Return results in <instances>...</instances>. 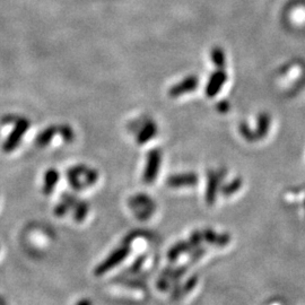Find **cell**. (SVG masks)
I'll list each match as a JSON object with an SVG mask.
<instances>
[{
  "label": "cell",
  "mask_w": 305,
  "mask_h": 305,
  "mask_svg": "<svg viewBox=\"0 0 305 305\" xmlns=\"http://www.w3.org/2000/svg\"><path fill=\"white\" fill-rule=\"evenodd\" d=\"M130 207H131L137 214L139 213L141 208H145L146 210H148L149 213H152L154 209V205L153 202L150 201V199L146 196H142V194H138V196L130 199Z\"/></svg>",
  "instance_id": "ba28073f"
},
{
  "label": "cell",
  "mask_w": 305,
  "mask_h": 305,
  "mask_svg": "<svg viewBox=\"0 0 305 305\" xmlns=\"http://www.w3.org/2000/svg\"><path fill=\"white\" fill-rule=\"evenodd\" d=\"M58 180H59L58 171H56L55 169L48 170L46 172V176H44V185H43L44 193L46 194L51 193Z\"/></svg>",
  "instance_id": "30bf717a"
},
{
  "label": "cell",
  "mask_w": 305,
  "mask_h": 305,
  "mask_svg": "<svg viewBox=\"0 0 305 305\" xmlns=\"http://www.w3.org/2000/svg\"><path fill=\"white\" fill-rule=\"evenodd\" d=\"M198 182L197 174L194 173H184L171 176L168 179V184L172 188H182V186H191Z\"/></svg>",
  "instance_id": "52a82bcc"
},
{
  "label": "cell",
  "mask_w": 305,
  "mask_h": 305,
  "mask_svg": "<svg viewBox=\"0 0 305 305\" xmlns=\"http://www.w3.org/2000/svg\"><path fill=\"white\" fill-rule=\"evenodd\" d=\"M16 119H17V116H14V115H6L5 117L2 118L1 121H2L5 124H9V123H14V122L16 121Z\"/></svg>",
  "instance_id": "e0dca14e"
},
{
  "label": "cell",
  "mask_w": 305,
  "mask_h": 305,
  "mask_svg": "<svg viewBox=\"0 0 305 305\" xmlns=\"http://www.w3.org/2000/svg\"><path fill=\"white\" fill-rule=\"evenodd\" d=\"M189 247H190V244H188L186 242L178 243L177 245H174L172 249L169 251V258L171 260L178 259L182 253H185V252L189 250Z\"/></svg>",
  "instance_id": "4fadbf2b"
},
{
  "label": "cell",
  "mask_w": 305,
  "mask_h": 305,
  "mask_svg": "<svg viewBox=\"0 0 305 305\" xmlns=\"http://www.w3.org/2000/svg\"><path fill=\"white\" fill-rule=\"evenodd\" d=\"M75 206H76V213L74 215V217L77 222H81L87 216V213H88L87 202L81 201L78 203H75Z\"/></svg>",
  "instance_id": "5bb4252c"
},
{
  "label": "cell",
  "mask_w": 305,
  "mask_h": 305,
  "mask_svg": "<svg viewBox=\"0 0 305 305\" xmlns=\"http://www.w3.org/2000/svg\"><path fill=\"white\" fill-rule=\"evenodd\" d=\"M231 105L227 101H221L216 104V110L219 113H227L230 111Z\"/></svg>",
  "instance_id": "2e32d148"
},
{
  "label": "cell",
  "mask_w": 305,
  "mask_h": 305,
  "mask_svg": "<svg viewBox=\"0 0 305 305\" xmlns=\"http://www.w3.org/2000/svg\"><path fill=\"white\" fill-rule=\"evenodd\" d=\"M70 205H69V203L67 202V201H62V202H60L58 206L56 207V209H55V214L57 215V216H63L64 214H67V211L69 210V208H70Z\"/></svg>",
  "instance_id": "9a60e30c"
},
{
  "label": "cell",
  "mask_w": 305,
  "mask_h": 305,
  "mask_svg": "<svg viewBox=\"0 0 305 305\" xmlns=\"http://www.w3.org/2000/svg\"><path fill=\"white\" fill-rule=\"evenodd\" d=\"M131 132L136 133L137 144L142 145L157 135V124L150 118H142L129 124Z\"/></svg>",
  "instance_id": "6da1fadb"
},
{
  "label": "cell",
  "mask_w": 305,
  "mask_h": 305,
  "mask_svg": "<svg viewBox=\"0 0 305 305\" xmlns=\"http://www.w3.org/2000/svg\"><path fill=\"white\" fill-rule=\"evenodd\" d=\"M15 128L9 136H8L7 140L3 144L2 148L6 153L13 152V150L17 147V145L19 144V141L22 140V138L25 135L27 129L30 128V121H28L26 118L24 117H17V119L14 122Z\"/></svg>",
  "instance_id": "7a4b0ae2"
},
{
  "label": "cell",
  "mask_w": 305,
  "mask_h": 305,
  "mask_svg": "<svg viewBox=\"0 0 305 305\" xmlns=\"http://www.w3.org/2000/svg\"><path fill=\"white\" fill-rule=\"evenodd\" d=\"M56 135H58V128H57V125H50L39 133L35 139V144L40 147H44V146L50 144L52 138Z\"/></svg>",
  "instance_id": "9c48e42d"
},
{
  "label": "cell",
  "mask_w": 305,
  "mask_h": 305,
  "mask_svg": "<svg viewBox=\"0 0 305 305\" xmlns=\"http://www.w3.org/2000/svg\"><path fill=\"white\" fill-rule=\"evenodd\" d=\"M227 81V74L224 69H218V70L214 71L210 75L208 81H207L205 93L207 97L213 99L216 96L219 92L222 91V88L225 83Z\"/></svg>",
  "instance_id": "8992f818"
},
{
  "label": "cell",
  "mask_w": 305,
  "mask_h": 305,
  "mask_svg": "<svg viewBox=\"0 0 305 305\" xmlns=\"http://www.w3.org/2000/svg\"><path fill=\"white\" fill-rule=\"evenodd\" d=\"M57 128H58V135L62 138L63 141L70 144L75 140L76 135L75 131L72 130V128L69 124H57Z\"/></svg>",
  "instance_id": "7c38bea8"
},
{
  "label": "cell",
  "mask_w": 305,
  "mask_h": 305,
  "mask_svg": "<svg viewBox=\"0 0 305 305\" xmlns=\"http://www.w3.org/2000/svg\"><path fill=\"white\" fill-rule=\"evenodd\" d=\"M210 58H211V62H213L218 69H224V67H225L226 57H225V52H224L221 47H214L211 49Z\"/></svg>",
  "instance_id": "8fae6325"
},
{
  "label": "cell",
  "mask_w": 305,
  "mask_h": 305,
  "mask_svg": "<svg viewBox=\"0 0 305 305\" xmlns=\"http://www.w3.org/2000/svg\"><path fill=\"white\" fill-rule=\"evenodd\" d=\"M162 162V152L160 148H154L147 154L146 168L142 174V179L146 183H152L157 178Z\"/></svg>",
  "instance_id": "3957f363"
},
{
  "label": "cell",
  "mask_w": 305,
  "mask_h": 305,
  "mask_svg": "<svg viewBox=\"0 0 305 305\" xmlns=\"http://www.w3.org/2000/svg\"><path fill=\"white\" fill-rule=\"evenodd\" d=\"M198 85L199 79L196 75L186 76L184 79L179 81L178 84L173 85V86L169 89V95L170 97H172V99H177V97H180L183 94H186V93L196 91L198 88Z\"/></svg>",
  "instance_id": "5b68a950"
},
{
  "label": "cell",
  "mask_w": 305,
  "mask_h": 305,
  "mask_svg": "<svg viewBox=\"0 0 305 305\" xmlns=\"http://www.w3.org/2000/svg\"><path fill=\"white\" fill-rule=\"evenodd\" d=\"M128 253H129V247L127 245L118 247L115 252H112V254H110L109 257L96 268L95 274L103 275L109 270H111L112 268H115L117 266V264H119L120 262L123 261L124 258L128 255Z\"/></svg>",
  "instance_id": "277c9868"
}]
</instances>
